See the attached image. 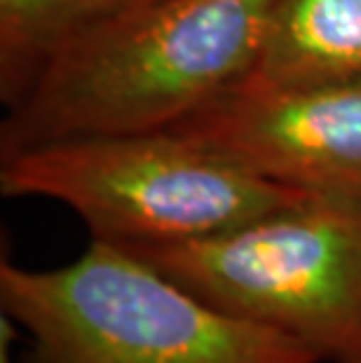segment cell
Here are the masks:
<instances>
[{
    "instance_id": "8",
    "label": "cell",
    "mask_w": 361,
    "mask_h": 363,
    "mask_svg": "<svg viewBox=\"0 0 361 363\" xmlns=\"http://www.w3.org/2000/svg\"><path fill=\"white\" fill-rule=\"evenodd\" d=\"M14 328H17V323L3 314V321H0V363H14L10 357V340L14 335Z\"/></svg>"
},
{
    "instance_id": "1",
    "label": "cell",
    "mask_w": 361,
    "mask_h": 363,
    "mask_svg": "<svg viewBox=\"0 0 361 363\" xmlns=\"http://www.w3.org/2000/svg\"><path fill=\"white\" fill-rule=\"evenodd\" d=\"M277 0H152L40 68L3 122V152L172 129L249 80Z\"/></svg>"
},
{
    "instance_id": "6",
    "label": "cell",
    "mask_w": 361,
    "mask_h": 363,
    "mask_svg": "<svg viewBox=\"0 0 361 363\" xmlns=\"http://www.w3.org/2000/svg\"><path fill=\"white\" fill-rule=\"evenodd\" d=\"M361 78V0H277L249 82L287 87Z\"/></svg>"
},
{
    "instance_id": "2",
    "label": "cell",
    "mask_w": 361,
    "mask_h": 363,
    "mask_svg": "<svg viewBox=\"0 0 361 363\" xmlns=\"http://www.w3.org/2000/svg\"><path fill=\"white\" fill-rule=\"evenodd\" d=\"M0 303L30 335L26 363H321L301 340L216 310L101 239L55 269L5 260Z\"/></svg>"
},
{
    "instance_id": "5",
    "label": "cell",
    "mask_w": 361,
    "mask_h": 363,
    "mask_svg": "<svg viewBox=\"0 0 361 363\" xmlns=\"http://www.w3.org/2000/svg\"><path fill=\"white\" fill-rule=\"evenodd\" d=\"M172 129L260 179L361 204V78L244 80Z\"/></svg>"
},
{
    "instance_id": "7",
    "label": "cell",
    "mask_w": 361,
    "mask_h": 363,
    "mask_svg": "<svg viewBox=\"0 0 361 363\" xmlns=\"http://www.w3.org/2000/svg\"><path fill=\"white\" fill-rule=\"evenodd\" d=\"M152 0H0V89L7 106L75 43Z\"/></svg>"
},
{
    "instance_id": "3",
    "label": "cell",
    "mask_w": 361,
    "mask_h": 363,
    "mask_svg": "<svg viewBox=\"0 0 361 363\" xmlns=\"http://www.w3.org/2000/svg\"><path fill=\"white\" fill-rule=\"evenodd\" d=\"M0 190L66 204L94 239L118 246L216 235L312 197L260 179L174 129L61 138L3 152Z\"/></svg>"
},
{
    "instance_id": "4",
    "label": "cell",
    "mask_w": 361,
    "mask_h": 363,
    "mask_svg": "<svg viewBox=\"0 0 361 363\" xmlns=\"http://www.w3.org/2000/svg\"><path fill=\"white\" fill-rule=\"evenodd\" d=\"M237 319L361 363V204L312 195L186 242L125 246Z\"/></svg>"
}]
</instances>
